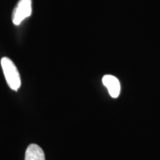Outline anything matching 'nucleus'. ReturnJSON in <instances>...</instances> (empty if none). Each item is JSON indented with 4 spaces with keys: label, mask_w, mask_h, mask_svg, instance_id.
<instances>
[{
    "label": "nucleus",
    "mask_w": 160,
    "mask_h": 160,
    "mask_svg": "<svg viewBox=\"0 0 160 160\" xmlns=\"http://www.w3.org/2000/svg\"><path fill=\"white\" fill-rule=\"evenodd\" d=\"M1 65L8 85L13 91H18L21 86V79L17 66L8 57L2 58Z\"/></svg>",
    "instance_id": "nucleus-1"
},
{
    "label": "nucleus",
    "mask_w": 160,
    "mask_h": 160,
    "mask_svg": "<svg viewBox=\"0 0 160 160\" xmlns=\"http://www.w3.org/2000/svg\"><path fill=\"white\" fill-rule=\"evenodd\" d=\"M32 13V2L31 0H19L16 6L12 15V21L16 25H19L29 17Z\"/></svg>",
    "instance_id": "nucleus-2"
},
{
    "label": "nucleus",
    "mask_w": 160,
    "mask_h": 160,
    "mask_svg": "<svg viewBox=\"0 0 160 160\" xmlns=\"http://www.w3.org/2000/svg\"><path fill=\"white\" fill-rule=\"evenodd\" d=\"M103 85L108 88L111 97L117 98L120 93V83L117 77L112 75H105L102 78Z\"/></svg>",
    "instance_id": "nucleus-3"
},
{
    "label": "nucleus",
    "mask_w": 160,
    "mask_h": 160,
    "mask_svg": "<svg viewBox=\"0 0 160 160\" xmlns=\"http://www.w3.org/2000/svg\"><path fill=\"white\" fill-rule=\"evenodd\" d=\"M25 160H45L42 149L36 144H31L25 151Z\"/></svg>",
    "instance_id": "nucleus-4"
}]
</instances>
